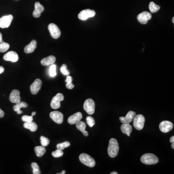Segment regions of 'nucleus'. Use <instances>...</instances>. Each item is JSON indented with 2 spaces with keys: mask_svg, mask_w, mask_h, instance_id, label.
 <instances>
[{
  "mask_svg": "<svg viewBox=\"0 0 174 174\" xmlns=\"http://www.w3.org/2000/svg\"><path fill=\"white\" fill-rule=\"evenodd\" d=\"M34 151L36 152L37 156L38 157H42L46 153V149L43 146H37L34 148Z\"/></svg>",
  "mask_w": 174,
  "mask_h": 174,
  "instance_id": "obj_23",
  "label": "nucleus"
},
{
  "mask_svg": "<svg viewBox=\"0 0 174 174\" xmlns=\"http://www.w3.org/2000/svg\"><path fill=\"white\" fill-rule=\"evenodd\" d=\"M4 71V69L3 66H0V74L3 73Z\"/></svg>",
  "mask_w": 174,
  "mask_h": 174,
  "instance_id": "obj_39",
  "label": "nucleus"
},
{
  "mask_svg": "<svg viewBox=\"0 0 174 174\" xmlns=\"http://www.w3.org/2000/svg\"><path fill=\"white\" fill-rule=\"evenodd\" d=\"M70 146V143L68 141H66L63 143H60L57 145V148L58 149L63 150L66 148H68Z\"/></svg>",
  "mask_w": 174,
  "mask_h": 174,
  "instance_id": "obj_30",
  "label": "nucleus"
},
{
  "mask_svg": "<svg viewBox=\"0 0 174 174\" xmlns=\"http://www.w3.org/2000/svg\"><path fill=\"white\" fill-rule=\"evenodd\" d=\"M111 174H118V173L116 172H112L111 173H110Z\"/></svg>",
  "mask_w": 174,
  "mask_h": 174,
  "instance_id": "obj_46",
  "label": "nucleus"
},
{
  "mask_svg": "<svg viewBox=\"0 0 174 174\" xmlns=\"http://www.w3.org/2000/svg\"><path fill=\"white\" fill-rule=\"evenodd\" d=\"M37 47L36 41L33 40L31 42L29 45L25 47L24 48V51L26 53H33L36 50Z\"/></svg>",
  "mask_w": 174,
  "mask_h": 174,
  "instance_id": "obj_20",
  "label": "nucleus"
},
{
  "mask_svg": "<svg viewBox=\"0 0 174 174\" xmlns=\"http://www.w3.org/2000/svg\"><path fill=\"white\" fill-rule=\"evenodd\" d=\"M159 128L164 133L169 132L173 128V124L169 121H162L159 125Z\"/></svg>",
  "mask_w": 174,
  "mask_h": 174,
  "instance_id": "obj_11",
  "label": "nucleus"
},
{
  "mask_svg": "<svg viewBox=\"0 0 174 174\" xmlns=\"http://www.w3.org/2000/svg\"><path fill=\"white\" fill-rule=\"evenodd\" d=\"M79 159L84 165L90 167H93L95 165V161L93 158L86 153H82L79 155Z\"/></svg>",
  "mask_w": 174,
  "mask_h": 174,
  "instance_id": "obj_3",
  "label": "nucleus"
},
{
  "mask_svg": "<svg viewBox=\"0 0 174 174\" xmlns=\"http://www.w3.org/2000/svg\"><path fill=\"white\" fill-rule=\"evenodd\" d=\"M119 151V145L116 139L115 138L110 139L109 142L107 152L109 156L111 158L116 157Z\"/></svg>",
  "mask_w": 174,
  "mask_h": 174,
  "instance_id": "obj_1",
  "label": "nucleus"
},
{
  "mask_svg": "<svg viewBox=\"0 0 174 174\" xmlns=\"http://www.w3.org/2000/svg\"><path fill=\"white\" fill-rule=\"evenodd\" d=\"M133 121V125L135 128L138 130H141L143 129L145 122V118L144 116L141 114L135 115Z\"/></svg>",
  "mask_w": 174,
  "mask_h": 174,
  "instance_id": "obj_4",
  "label": "nucleus"
},
{
  "mask_svg": "<svg viewBox=\"0 0 174 174\" xmlns=\"http://www.w3.org/2000/svg\"><path fill=\"white\" fill-rule=\"evenodd\" d=\"M64 100V96L62 93H58L53 98L50 103L51 108L57 109L60 106V102Z\"/></svg>",
  "mask_w": 174,
  "mask_h": 174,
  "instance_id": "obj_6",
  "label": "nucleus"
},
{
  "mask_svg": "<svg viewBox=\"0 0 174 174\" xmlns=\"http://www.w3.org/2000/svg\"><path fill=\"white\" fill-rule=\"evenodd\" d=\"M82 133L83 134V135H85V136H88V135H89V134H88V132H87V131H86V130H85V131H84V132H83Z\"/></svg>",
  "mask_w": 174,
  "mask_h": 174,
  "instance_id": "obj_40",
  "label": "nucleus"
},
{
  "mask_svg": "<svg viewBox=\"0 0 174 174\" xmlns=\"http://www.w3.org/2000/svg\"><path fill=\"white\" fill-rule=\"evenodd\" d=\"M170 142L171 143H174V136H172L171 138H170Z\"/></svg>",
  "mask_w": 174,
  "mask_h": 174,
  "instance_id": "obj_41",
  "label": "nucleus"
},
{
  "mask_svg": "<svg viewBox=\"0 0 174 174\" xmlns=\"http://www.w3.org/2000/svg\"><path fill=\"white\" fill-rule=\"evenodd\" d=\"M3 36H2V34H1V33H0V43H1V42H3Z\"/></svg>",
  "mask_w": 174,
  "mask_h": 174,
  "instance_id": "obj_42",
  "label": "nucleus"
},
{
  "mask_svg": "<svg viewBox=\"0 0 174 174\" xmlns=\"http://www.w3.org/2000/svg\"><path fill=\"white\" fill-rule=\"evenodd\" d=\"M95 104L92 99H88L84 102L83 108L84 110L89 115H92L95 112Z\"/></svg>",
  "mask_w": 174,
  "mask_h": 174,
  "instance_id": "obj_5",
  "label": "nucleus"
},
{
  "mask_svg": "<svg viewBox=\"0 0 174 174\" xmlns=\"http://www.w3.org/2000/svg\"><path fill=\"white\" fill-rule=\"evenodd\" d=\"M9 100L13 103H17L20 102L21 98L20 96V91L17 90H14L11 92Z\"/></svg>",
  "mask_w": 174,
  "mask_h": 174,
  "instance_id": "obj_16",
  "label": "nucleus"
},
{
  "mask_svg": "<svg viewBox=\"0 0 174 174\" xmlns=\"http://www.w3.org/2000/svg\"><path fill=\"white\" fill-rule=\"evenodd\" d=\"M56 75V66L54 64L50 65V76L51 77H54Z\"/></svg>",
  "mask_w": 174,
  "mask_h": 174,
  "instance_id": "obj_28",
  "label": "nucleus"
},
{
  "mask_svg": "<svg viewBox=\"0 0 174 174\" xmlns=\"http://www.w3.org/2000/svg\"><path fill=\"white\" fill-rule=\"evenodd\" d=\"M41 144L42 145V146L43 147H46L49 145L50 144V141L49 139L46 138L45 136H41L40 137Z\"/></svg>",
  "mask_w": 174,
  "mask_h": 174,
  "instance_id": "obj_31",
  "label": "nucleus"
},
{
  "mask_svg": "<svg viewBox=\"0 0 174 174\" xmlns=\"http://www.w3.org/2000/svg\"><path fill=\"white\" fill-rule=\"evenodd\" d=\"M65 173H66V171H64V170H63V171L62 172V173H58V174H65Z\"/></svg>",
  "mask_w": 174,
  "mask_h": 174,
  "instance_id": "obj_45",
  "label": "nucleus"
},
{
  "mask_svg": "<svg viewBox=\"0 0 174 174\" xmlns=\"http://www.w3.org/2000/svg\"><path fill=\"white\" fill-rule=\"evenodd\" d=\"M96 12L93 10L89 9H85L82 11L78 15V17L81 20H86L88 18L92 17L95 16Z\"/></svg>",
  "mask_w": 174,
  "mask_h": 174,
  "instance_id": "obj_7",
  "label": "nucleus"
},
{
  "mask_svg": "<svg viewBox=\"0 0 174 174\" xmlns=\"http://www.w3.org/2000/svg\"><path fill=\"white\" fill-rule=\"evenodd\" d=\"M160 9L159 5L155 4L153 1H151L149 4V9L151 13H154L158 11Z\"/></svg>",
  "mask_w": 174,
  "mask_h": 174,
  "instance_id": "obj_24",
  "label": "nucleus"
},
{
  "mask_svg": "<svg viewBox=\"0 0 174 174\" xmlns=\"http://www.w3.org/2000/svg\"><path fill=\"white\" fill-rule=\"evenodd\" d=\"M28 104L24 102H20L19 103H16L13 106V109L15 111L17 112L20 110L21 108H26L27 107Z\"/></svg>",
  "mask_w": 174,
  "mask_h": 174,
  "instance_id": "obj_25",
  "label": "nucleus"
},
{
  "mask_svg": "<svg viewBox=\"0 0 174 174\" xmlns=\"http://www.w3.org/2000/svg\"><path fill=\"white\" fill-rule=\"evenodd\" d=\"M63 155V151L60 150V149H57L56 151L52 152V155L55 158L62 157Z\"/></svg>",
  "mask_w": 174,
  "mask_h": 174,
  "instance_id": "obj_34",
  "label": "nucleus"
},
{
  "mask_svg": "<svg viewBox=\"0 0 174 174\" xmlns=\"http://www.w3.org/2000/svg\"><path fill=\"white\" fill-rule=\"evenodd\" d=\"M22 120L24 122H33V116H30L24 115L22 117Z\"/></svg>",
  "mask_w": 174,
  "mask_h": 174,
  "instance_id": "obj_35",
  "label": "nucleus"
},
{
  "mask_svg": "<svg viewBox=\"0 0 174 174\" xmlns=\"http://www.w3.org/2000/svg\"><path fill=\"white\" fill-rule=\"evenodd\" d=\"M151 14L150 13L145 11L139 14L137 17V19L140 23L146 24L148 21L151 18Z\"/></svg>",
  "mask_w": 174,
  "mask_h": 174,
  "instance_id": "obj_10",
  "label": "nucleus"
},
{
  "mask_svg": "<svg viewBox=\"0 0 174 174\" xmlns=\"http://www.w3.org/2000/svg\"><path fill=\"white\" fill-rule=\"evenodd\" d=\"M174 17H173V19H172V21H173V23H174Z\"/></svg>",
  "mask_w": 174,
  "mask_h": 174,
  "instance_id": "obj_48",
  "label": "nucleus"
},
{
  "mask_svg": "<svg viewBox=\"0 0 174 174\" xmlns=\"http://www.w3.org/2000/svg\"><path fill=\"white\" fill-rule=\"evenodd\" d=\"M121 129L123 134H126L128 136H130V134L132 131V127L130 123H123L121 126Z\"/></svg>",
  "mask_w": 174,
  "mask_h": 174,
  "instance_id": "obj_21",
  "label": "nucleus"
},
{
  "mask_svg": "<svg viewBox=\"0 0 174 174\" xmlns=\"http://www.w3.org/2000/svg\"><path fill=\"white\" fill-rule=\"evenodd\" d=\"M10 47L9 44L6 42H1L0 43V52H5Z\"/></svg>",
  "mask_w": 174,
  "mask_h": 174,
  "instance_id": "obj_27",
  "label": "nucleus"
},
{
  "mask_svg": "<svg viewBox=\"0 0 174 174\" xmlns=\"http://www.w3.org/2000/svg\"><path fill=\"white\" fill-rule=\"evenodd\" d=\"M135 115H136V113L135 112L130 111L128 112L125 117H123V116L119 117V119L122 124L123 123H130L131 122H132Z\"/></svg>",
  "mask_w": 174,
  "mask_h": 174,
  "instance_id": "obj_15",
  "label": "nucleus"
},
{
  "mask_svg": "<svg viewBox=\"0 0 174 174\" xmlns=\"http://www.w3.org/2000/svg\"><path fill=\"white\" fill-rule=\"evenodd\" d=\"M31 167L33 168V174H41V172L39 170V167L38 166V164L36 162H33L31 164Z\"/></svg>",
  "mask_w": 174,
  "mask_h": 174,
  "instance_id": "obj_29",
  "label": "nucleus"
},
{
  "mask_svg": "<svg viewBox=\"0 0 174 174\" xmlns=\"http://www.w3.org/2000/svg\"><path fill=\"white\" fill-rule=\"evenodd\" d=\"M171 147H172V148H173V149H174V143H172V144Z\"/></svg>",
  "mask_w": 174,
  "mask_h": 174,
  "instance_id": "obj_47",
  "label": "nucleus"
},
{
  "mask_svg": "<svg viewBox=\"0 0 174 174\" xmlns=\"http://www.w3.org/2000/svg\"><path fill=\"white\" fill-rule=\"evenodd\" d=\"M87 123L90 127H92L95 125V122L92 116H88L86 118Z\"/></svg>",
  "mask_w": 174,
  "mask_h": 174,
  "instance_id": "obj_33",
  "label": "nucleus"
},
{
  "mask_svg": "<svg viewBox=\"0 0 174 174\" xmlns=\"http://www.w3.org/2000/svg\"><path fill=\"white\" fill-rule=\"evenodd\" d=\"M60 72L64 76H69L70 74L69 71L67 69V66L65 64H63L62 67H60Z\"/></svg>",
  "mask_w": 174,
  "mask_h": 174,
  "instance_id": "obj_32",
  "label": "nucleus"
},
{
  "mask_svg": "<svg viewBox=\"0 0 174 174\" xmlns=\"http://www.w3.org/2000/svg\"><path fill=\"white\" fill-rule=\"evenodd\" d=\"M76 124V127L77 128V129L81 131V132L83 133L85 131L86 128V125L84 122H81L80 121L79 122H77Z\"/></svg>",
  "mask_w": 174,
  "mask_h": 174,
  "instance_id": "obj_26",
  "label": "nucleus"
},
{
  "mask_svg": "<svg viewBox=\"0 0 174 174\" xmlns=\"http://www.w3.org/2000/svg\"><path fill=\"white\" fill-rule=\"evenodd\" d=\"M19 59L18 55L16 52L13 51H9L5 54L4 56V59L6 61L16 63L17 62Z\"/></svg>",
  "mask_w": 174,
  "mask_h": 174,
  "instance_id": "obj_13",
  "label": "nucleus"
},
{
  "mask_svg": "<svg viewBox=\"0 0 174 174\" xmlns=\"http://www.w3.org/2000/svg\"><path fill=\"white\" fill-rule=\"evenodd\" d=\"M13 20V16L12 15L3 16L1 18H0V27L3 29L9 27Z\"/></svg>",
  "mask_w": 174,
  "mask_h": 174,
  "instance_id": "obj_9",
  "label": "nucleus"
},
{
  "mask_svg": "<svg viewBox=\"0 0 174 174\" xmlns=\"http://www.w3.org/2000/svg\"><path fill=\"white\" fill-rule=\"evenodd\" d=\"M50 117L54 122L58 124H61L63 121V115L62 113L54 111L50 113Z\"/></svg>",
  "mask_w": 174,
  "mask_h": 174,
  "instance_id": "obj_12",
  "label": "nucleus"
},
{
  "mask_svg": "<svg viewBox=\"0 0 174 174\" xmlns=\"http://www.w3.org/2000/svg\"><path fill=\"white\" fill-rule=\"evenodd\" d=\"M48 29L50 35L54 39H58L60 37L61 32L56 24L54 23L50 24L48 26Z\"/></svg>",
  "mask_w": 174,
  "mask_h": 174,
  "instance_id": "obj_8",
  "label": "nucleus"
},
{
  "mask_svg": "<svg viewBox=\"0 0 174 174\" xmlns=\"http://www.w3.org/2000/svg\"><path fill=\"white\" fill-rule=\"evenodd\" d=\"M17 114H21V113H23V111H21V110H20H20H18V111H17Z\"/></svg>",
  "mask_w": 174,
  "mask_h": 174,
  "instance_id": "obj_43",
  "label": "nucleus"
},
{
  "mask_svg": "<svg viewBox=\"0 0 174 174\" xmlns=\"http://www.w3.org/2000/svg\"><path fill=\"white\" fill-rule=\"evenodd\" d=\"M66 88H67L68 89L72 90L74 88L75 86H74V85L72 83H68V84L66 83Z\"/></svg>",
  "mask_w": 174,
  "mask_h": 174,
  "instance_id": "obj_37",
  "label": "nucleus"
},
{
  "mask_svg": "<svg viewBox=\"0 0 174 174\" xmlns=\"http://www.w3.org/2000/svg\"><path fill=\"white\" fill-rule=\"evenodd\" d=\"M42 82L40 79H36L34 80L33 84L31 85L30 90L31 93L33 94H36L38 93L41 88Z\"/></svg>",
  "mask_w": 174,
  "mask_h": 174,
  "instance_id": "obj_14",
  "label": "nucleus"
},
{
  "mask_svg": "<svg viewBox=\"0 0 174 174\" xmlns=\"http://www.w3.org/2000/svg\"><path fill=\"white\" fill-rule=\"evenodd\" d=\"M72 81H73V79L71 76H67L66 79V82L67 84L71 83H72Z\"/></svg>",
  "mask_w": 174,
  "mask_h": 174,
  "instance_id": "obj_36",
  "label": "nucleus"
},
{
  "mask_svg": "<svg viewBox=\"0 0 174 174\" xmlns=\"http://www.w3.org/2000/svg\"><path fill=\"white\" fill-rule=\"evenodd\" d=\"M36 112H32V113H31V116H34V115H36Z\"/></svg>",
  "mask_w": 174,
  "mask_h": 174,
  "instance_id": "obj_44",
  "label": "nucleus"
},
{
  "mask_svg": "<svg viewBox=\"0 0 174 174\" xmlns=\"http://www.w3.org/2000/svg\"><path fill=\"white\" fill-rule=\"evenodd\" d=\"M4 116V112L0 108V118H3Z\"/></svg>",
  "mask_w": 174,
  "mask_h": 174,
  "instance_id": "obj_38",
  "label": "nucleus"
},
{
  "mask_svg": "<svg viewBox=\"0 0 174 174\" xmlns=\"http://www.w3.org/2000/svg\"><path fill=\"white\" fill-rule=\"evenodd\" d=\"M23 126L25 128L27 129L30 130L31 132H35L36 131L38 128L37 125L33 122H25Z\"/></svg>",
  "mask_w": 174,
  "mask_h": 174,
  "instance_id": "obj_22",
  "label": "nucleus"
},
{
  "mask_svg": "<svg viewBox=\"0 0 174 174\" xmlns=\"http://www.w3.org/2000/svg\"><path fill=\"white\" fill-rule=\"evenodd\" d=\"M140 160L143 164L147 165H155L159 162L158 158L152 153H146L143 155L141 157Z\"/></svg>",
  "mask_w": 174,
  "mask_h": 174,
  "instance_id": "obj_2",
  "label": "nucleus"
},
{
  "mask_svg": "<svg viewBox=\"0 0 174 174\" xmlns=\"http://www.w3.org/2000/svg\"><path fill=\"white\" fill-rule=\"evenodd\" d=\"M82 114L81 112H78L68 118V122L70 124H75L77 123V122H79L82 119Z\"/></svg>",
  "mask_w": 174,
  "mask_h": 174,
  "instance_id": "obj_17",
  "label": "nucleus"
},
{
  "mask_svg": "<svg viewBox=\"0 0 174 174\" xmlns=\"http://www.w3.org/2000/svg\"><path fill=\"white\" fill-rule=\"evenodd\" d=\"M56 62V58L54 56L51 55L47 58H44L41 61L42 66H49L54 64Z\"/></svg>",
  "mask_w": 174,
  "mask_h": 174,
  "instance_id": "obj_19",
  "label": "nucleus"
},
{
  "mask_svg": "<svg viewBox=\"0 0 174 174\" xmlns=\"http://www.w3.org/2000/svg\"><path fill=\"white\" fill-rule=\"evenodd\" d=\"M35 9L33 12V16L36 18H38L41 16V14L44 11V7L39 2H36L34 4Z\"/></svg>",
  "mask_w": 174,
  "mask_h": 174,
  "instance_id": "obj_18",
  "label": "nucleus"
}]
</instances>
